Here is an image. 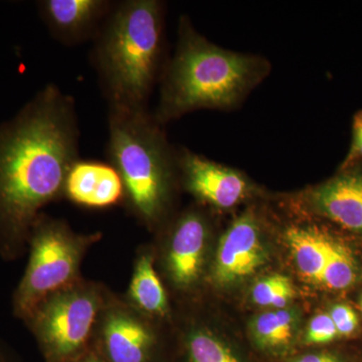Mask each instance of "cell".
Segmentation results:
<instances>
[{
	"instance_id": "cell-22",
	"label": "cell",
	"mask_w": 362,
	"mask_h": 362,
	"mask_svg": "<svg viewBox=\"0 0 362 362\" xmlns=\"http://www.w3.org/2000/svg\"><path fill=\"white\" fill-rule=\"evenodd\" d=\"M362 158V112H359L354 117V138H352L351 148L346 159H345L343 168H347L352 162Z\"/></svg>"
},
{
	"instance_id": "cell-1",
	"label": "cell",
	"mask_w": 362,
	"mask_h": 362,
	"mask_svg": "<svg viewBox=\"0 0 362 362\" xmlns=\"http://www.w3.org/2000/svg\"><path fill=\"white\" fill-rule=\"evenodd\" d=\"M75 100L45 85L13 118L0 124V258L16 261L42 209L64 199L80 158Z\"/></svg>"
},
{
	"instance_id": "cell-5",
	"label": "cell",
	"mask_w": 362,
	"mask_h": 362,
	"mask_svg": "<svg viewBox=\"0 0 362 362\" xmlns=\"http://www.w3.org/2000/svg\"><path fill=\"white\" fill-rule=\"evenodd\" d=\"M101 240V233H77L66 221L40 214L28 239L25 274L14 290L13 315L25 321L45 298L84 278L83 261Z\"/></svg>"
},
{
	"instance_id": "cell-15",
	"label": "cell",
	"mask_w": 362,
	"mask_h": 362,
	"mask_svg": "<svg viewBox=\"0 0 362 362\" xmlns=\"http://www.w3.org/2000/svg\"><path fill=\"white\" fill-rule=\"evenodd\" d=\"M285 240L300 273L309 280L320 282L334 242L316 228L298 226L286 230Z\"/></svg>"
},
{
	"instance_id": "cell-6",
	"label": "cell",
	"mask_w": 362,
	"mask_h": 362,
	"mask_svg": "<svg viewBox=\"0 0 362 362\" xmlns=\"http://www.w3.org/2000/svg\"><path fill=\"white\" fill-rule=\"evenodd\" d=\"M111 292L102 283L81 279L42 300L23 322L49 361H76L93 346Z\"/></svg>"
},
{
	"instance_id": "cell-8",
	"label": "cell",
	"mask_w": 362,
	"mask_h": 362,
	"mask_svg": "<svg viewBox=\"0 0 362 362\" xmlns=\"http://www.w3.org/2000/svg\"><path fill=\"white\" fill-rule=\"evenodd\" d=\"M177 165L182 187L214 209H233L252 194V183L244 173L185 147L177 149Z\"/></svg>"
},
{
	"instance_id": "cell-12",
	"label": "cell",
	"mask_w": 362,
	"mask_h": 362,
	"mask_svg": "<svg viewBox=\"0 0 362 362\" xmlns=\"http://www.w3.org/2000/svg\"><path fill=\"white\" fill-rule=\"evenodd\" d=\"M64 199L86 209L119 206L124 202L122 180L109 162L78 158L66 175Z\"/></svg>"
},
{
	"instance_id": "cell-26",
	"label": "cell",
	"mask_w": 362,
	"mask_h": 362,
	"mask_svg": "<svg viewBox=\"0 0 362 362\" xmlns=\"http://www.w3.org/2000/svg\"><path fill=\"white\" fill-rule=\"evenodd\" d=\"M359 307H361V310L362 312V294L361 296V299H359Z\"/></svg>"
},
{
	"instance_id": "cell-11",
	"label": "cell",
	"mask_w": 362,
	"mask_h": 362,
	"mask_svg": "<svg viewBox=\"0 0 362 362\" xmlns=\"http://www.w3.org/2000/svg\"><path fill=\"white\" fill-rule=\"evenodd\" d=\"M113 4L108 0H42L37 6L54 39L77 45L94 40Z\"/></svg>"
},
{
	"instance_id": "cell-17",
	"label": "cell",
	"mask_w": 362,
	"mask_h": 362,
	"mask_svg": "<svg viewBox=\"0 0 362 362\" xmlns=\"http://www.w3.org/2000/svg\"><path fill=\"white\" fill-rule=\"evenodd\" d=\"M185 343L192 362H239L232 351L206 328H192Z\"/></svg>"
},
{
	"instance_id": "cell-16",
	"label": "cell",
	"mask_w": 362,
	"mask_h": 362,
	"mask_svg": "<svg viewBox=\"0 0 362 362\" xmlns=\"http://www.w3.org/2000/svg\"><path fill=\"white\" fill-rule=\"evenodd\" d=\"M296 313L288 309L267 312L254 319L251 329L255 339L265 349H282L292 341L296 328Z\"/></svg>"
},
{
	"instance_id": "cell-23",
	"label": "cell",
	"mask_w": 362,
	"mask_h": 362,
	"mask_svg": "<svg viewBox=\"0 0 362 362\" xmlns=\"http://www.w3.org/2000/svg\"><path fill=\"white\" fill-rule=\"evenodd\" d=\"M294 362H340L337 356L331 354H307L299 357Z\"/></svg>"
},
{
	"instance_id": "cell-13",
	"label": "cell",
	"mask_w": 362,
	"mask_h": 362,
	"mask_svg": "<svg viewBox=\"0 0 362 362\" xmlns=\"http://www.w3.org/2000/svg\"><path fill=\"white\" fill-rule=\"evenodd\" d=\"M312 209L350 232L362 233V171H345L309 192Z\"/></svg>"
},
{
	"instance_id": "cell-18",
	"label": "cell",
	"mask_w": 362,
	"mask_h": 362,
	"mask_svg": "<svg viewBox=\"0 0 362 362\" xmlns=\"http://www.w3.org/2000/svg\"><path fill=\"white\" fill-rule=\"evenodd\" d=\"M356 280V266L350 252L334 242L320 282L330 290H344Z\"/></svg>"
},
{
	"instance_id": "cell-7",
	"label": "cell",
	"mask_w": 362,
	"mask_h": 362,
	"mask_svg": "<svg viewBox=\"0 0 362 362\" xmlns=\"http://www.w3.org/2000/svg\"><path fill=\"white\" fill-rule=\"evenodd\" d=\"M156 322L133 308L123 295L111 292L93 346L99 347L107 362H150L157 344Z\"/></svg>"
},
{
	"instance_id": "cell-10",
	"label": "cell",
	"mask_w": 362,
	"mask_h": 362,
	"mask_svg": "<svg viewBox=\"0 0 362 362\" xmlns=\"http://www.w3.org/2000/svg\"><path fill=\"white\" fill-rule=\"evenodd\" d=\"M266 261L259 221L250 209L235 218L221 235L211 278L218 285L232 284L252 275Z\"/></svg>"
},
{
	"instance_id": "cell-4",
	"label": "cell",
	"mask_w": 362,
	"mask_h": 362,
	"mask_svg": "<svg viewBox=\"0 0 362 362\" xmlns=\"http://www.w3.org/2000/svg\"><path fill=\"white\" fill-rule=\"evenodd\" d=\"M148 109L109 111L107 157L124 187V206L149 228L161 225L180 182L177 149Z\"/></svg>"
},
{
	"instance_id": "cell-2",
	"label": "cell",
	"mask_w": 362,
	"mask_h": 362,
	"mask_svg": "<svg viewBox=\"0 0 362 362\" xmlns=\"http://www.w3.org/2000/svg\"><path fill=\"white\" fill-rule=\"evenodd\" d=\"M271 70L264 57L223 49L181 16L175 51L162 71L158 104L152 113L164 126L190 112L233 110Z\"/></svg>"
},
{
	"instance_id": "cell-21",
	"label": "cell",
	"mask_w": 362,
	"mask_h": 362,
	"mask_svg": "<svg viewBox=\"0 0 362 362\" xmlns=\"http://www.w3.org/2000/svg\"><path fill=\"white\" fill-rule=\"evenodd\" d=\"M329 315L337 327L338 337H349L358 328V316L349 305H335L331 309Z\"/></svg>"
},
{
	"instance_id": "cell-24",
	"label": "cell",
	"mask_w": 362,
	"mask_h": 362,
	"mask_svg": "<svg viewBox=\"0 0 362 362\" xmlns=\"http://www.w3.org/2000/svg\"><path fill=\"white\" fill-rule=\"evenodd\" d=\"M74 362H105L103 358L101 357L96 356L95 352L89 351L87 354H85L84 356H81L80 358H78L77 361Z\"/></svg>"
},
{
	"instance_id": "cell-19",
	"label": "cell",
	"mask_w": 362,
	"mask_h": 362,
	"mask_svg": "<svg viewBox=\"0 0 362 362\" xmlns=\"http://www.w3.org/2000/svg\"><path fill=\"white\" fill-rule=\"evenodd\" d=\"M294 295V286L291 280L280 274H274L261 279L252 290V298L255 303L277 309L285 308Z\"/></svg>"
},
{
	"instance_id": "cell-25",
	"label": "cell",
	"mask_w": 362,
	"mask_h": 362,
	"mask_svg": "<svg viewBox=\"0 0 362 362\" xmlns=\"http://www.w3.org/2000/svg\"><path fill=\"white\" fill-rule=\"evenodd\" d=\"M0 362H7L6 356H4V351H2L1 344H0Z\"/></svg>"
},
{
	"instance_id": "cell-9",
	"label": "cell",
	"mask_w": 362,
	"mask_h": 362,
	"mask_svg": "<svg viewBox=\"0 0 362 362\" xmlns=\"http://www.w3.org/2000/svg\"><path fill=\"white\" fill-rule=\"evenodd\" d=\"M209 237V223L199 209H188L173 221L162 264L169 282L176 290L189 291L202 280Z\"/></svg>"
},
{
	"instance_id": "cell-20",
	"label": "cell",
	"mask_w": 362,
	"mask_h": 362,
	"mask_svg": "<svg viewBox=\"0 0 362 362\" xmlns=\"http://www.w3.org/2000/svg\"><path fill=\"white\" fill-rule=\"evenodd\" d=\"M337 337V327L329 314L321 313L314 316L309 322L305 341L308 344H324L333 341Z\"/></svg>"
},
{
	"instance_id": "cell-14",
	"label": "cell",
	"mask_w": 362,
	"mask_h": 362,
	"mask_svg": "<svg viewBox=\"0 0 362 362\" xmlns=\"http://www.w3.org/2000/svg\"><path fill=\"white\" fill-rule=\"evenodd\" d=\"M124 299L143 315L156 321L170 316L168 291L157 271L156 256L147 247L136 252L132 276Z\"/></svg>"
},
{
	"instance_id": "cell-3",
	"label": "cell",
	"mask_w": 362,
	"mask_h": 362,
	"mask_svg": "<svg viewBox=\"0 0 362 362\" xmlns=\"http://www.w3.org/2000/svg\"><path fill=\"white\" fill-rule=\"evenodd\" d=\"M92 42L90 62L109 111L148 109L150 95L166 64L163 4L114 2Z\"/></svg>"
}]
</instances>
